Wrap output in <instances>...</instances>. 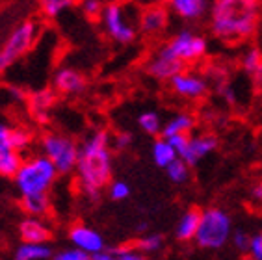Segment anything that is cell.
<instances>
[{
	"mask_svg": "<svg viewBox=\"0 0 262 260\" xmlns=\"http://www.w3.org/2000/svg\"><path fill=\"white\" fill-rule=\"evenodd\" d=\"M242 67L246 69V73L255 78L257 82H262V52L258 49L247 50L242 56Z\"/></svg>",
	"mask_w": 262,
	"mask_h": 260,
	"instance_id": "cell-23",
	"label": "cell"
},
{
	"mask_svg": "<svg viewBox=\"0 0 262 260\" xmlns=\"http://www.w3.org/2000/svg\"><path fill=\"white\" fill-rule=\"evenodd\" d=\"M11 130L13 128L0 121V150L11 149Z\"/></svg>",
	"mask_w": 262,
	"mask_h": 260,
	"instance_id": "cell-36",
	"label": "cell"
},
{
	"mask_svg": "<svg viewBox=\"0 0 262 260\" xmlns=\"http://www.w3.org/2000/svg\"><path fill=\"white\" fill-rule=\"evenodd\" d=\"M82 11H84L88 17H101L102 4L97 2V0H84V2H82Z\"/></svg>",
	"mask_w": 262,
	"mask_h": 260,
	"instance_id": "cell-34",
	"label": "cell"
},
{
	"mask_svg": "<svg viewBox=\"0 0 262 260\" xmlns=\"http://www.w3.org/2000/svg\"><path fill=\"white\" fill-rule=\"evenodd\" d=\"M114 256H116V260H147V256L134 247H119L114 251Z\"/></svg>",
	"mask_w": 262,
	"mask_h": 260,
	"instance_id": "cell-33",
	"label": "cell"
},
{
	"mask_svg": "<svg viewBox=\"0 0 262 260\" xmlns=\"http://www.w3.org/2000/svg\"><path fill=\"white\" fill-rule=\"evenodd\" d=\"M58 171L54 164L45 156H34L28 162H23L19 173L15 175V186L23 197L26 195L47 193L54 184Z\"/></svg>",
	"mask_w": 262,
	"mask_h": 260,
	"instance_id": "cell-3",
	"label": "cell"
},
{
	"mask_svg": "<svg viewBox=\"0 0 262 260\" xmlns=\"http://www.w3.org/2000/svg\"><path fill=\"white\" fill-rule=\"evenodd\" d=\"M15 260H49L52 249L49 244H20L15 249Z\"/></svg>",
	"mask_w": 262,
	"mask_h": 260,
	"instance_id": "cell-18",
	"label": "cell"
},
{
	"mask_svg": "<svg viewBox=\"0 0 262 260\" xmlns=\"http://www.w3.org/2000/svg\"><path fill=\"white\" fill-rule=\"evenodd\" d=\"M169 85L177 95L184 97V99H199L208 91L207 80L195 73H181V75L173 76L169 80Z\"/></svg>",
	"mask_w": 262,
	"mask_h": 260,
	"instance_id": "cell-12",
	"label": "cell"
},
{
	"mask_svg": "<svg viewBox=\"0 0 262 260\" xmlns=\"http://www.w3.org/2000/svg\"><path fill=\"white\" fill-rule=\"evenodd\" d=\"M23 160L20 155L13 149H4L0 150V177H13L19 173Z\"/></svg>",
	"mask_w": 262,
	"mask_h": 260,
	"instance_id": "cell-22",
	"label": "cell"
},
{
	"mask_svg": "<svg viewBox=\"0 0 262 260\" xmlns=\"http://www.w3.org/2000/svg\"><path fill=\"white\" fill-rule=\"evenodd\" d=\"M91 260H116L114 256V251H101V253H97V255H91Z\"/></svg>",
	"mask_w": 262,
	"mask_h": 260,
	"instance_id": "cell-39",
	"label": "cell"
},
{
	"mask_svg": "<svg viewBox=\"0 0 262 260\" xmlns=\"http://www.w3.org/2000/svg\"><path fill=\"white\" fill-rule=\"evenodd\" d=\"M188 138H190V136H173V138H169L167 141H169V145L177 150V155H181L182 149H184L188 143Z\"/></svg>",
	"mask_w": 262,
	"mask_h": 260,
	"instance_id": "cell-37",
	"label": "cell"
},
{
	"mask_svg": "<svg viewBox=\"0 0 262 260\" xmlns=\"http://www.w3.org/2000/svg\"><path fill=\"white\" fill-rule=\"evenodd\" d=\"M37 37V23L35 20H25L17 26L15 30L8 35L6 43L0 49V73L10 69V65L17 61L20 56H25L34 45Z\"/></svg>",
	"mask_w": 262,
	"mask_h": 260,
	"instance_id": "cell-6",
	"label": "cell"
},
{
	"mask_svg": "<svg viewBox=\"0 0 262 260\" xmlns=\"http://www.w3.org/2000/svg\"><path fill=\"white\" fill-rule=\"evenodd\" d=\"M128 195H130V186L126 184L125 180H114L110 184V199L123 201Z\"/></svg>",
	"mask_w": 262,
	"mask_h": 260,
	"instance_id": "cell-30",
	"label": "cell"
},
{
	"mask_svg": "<svg viewBox=\"0 0 262 260\" xmlns=\"http://www.w3.org/2000/svg\"><path fill=\"white\" fill-rule=\"evenodd\" d=\"M147 71L158 80H171L173 76L184 73V61L177 60L167 47H162L157 56L147 63Z\"/></svg>",
	"mask_w": 262,
	"mask_h": 260,
	"instance_id": "cell-9",
	"label": "cell"
},
{
	"mask_svg": "<svg viewBox=\"0 0 262 260\" xmlns=\"http://www.w3.org/2000/svg\"><path fill=\"white\" fill-rule=\"evenodd\" d=\"M171 8L177 15L184 19H199L207 10V2L203 0H173Z\"/></svg>",
	"mask_w": 262,
	"mask_h": 260,
	"instance_id": "cell-19",
	"label": "cell"
},
{
	"mask_svg": "<svg viewBox=\"0 0 262 260\" xmlns=\"http://www.w3.org/2000/svg\"><path fill=\"white\" fill-rule=\"evenodd\" d=\"M166 173H167V177H169V180H173L175 184H182V182H186L188 177H190V167H188L181 158H177L171 165L166 167Z\"/></svg>",
	"mask_w": 262,
	"mask_h": 260,
	"instance_id": "cell-26",
	"label": "cell"
},
{
	"mask_svg": "<svg viewBox=\"0 0 262 260\" xmlns=\"http://www.w3.org/2000/svg\"><path fill=\"white\" fill-rule=\"evenodd\" d=\"M138 125L143 132L151 136H157L162 132V121H160V115L157 112H143V114L138 117Z\"/></svg>",
	"mask_w": 262,
	"mask_h": 260,
	"instance_id": "cell-24",
	"label": "cell"
},
{
	"mask_svg": "<svg viewBox=\"0 0 262 260\" xmlns=\"http://www.w3.org/2000/svg\"><path fill=\"white\" fill-rule=\"evenodd\" d=\"M232 220L222 208H207L201 212L195 242L203 249H220L231 240Z\"/></svg>",
	"mask_w": 262,
	"mask_h": 260,
	"instance_id": "cell-4",
	"label": "cell"
},
{
	"mask_svg": "<svg viewBox=\"0 0 262 260\" xmlns=\"http://www.w3.org/2000/svg\"><path fill=\"white\" fill-rule=\"evenodd\" d=\"M78 180L88 195L93 199L112 179V150L110 138L104 130L88 136L78 147V164H76Z\"/></svg>",
	"mask_w": 262,
	"mask_h": 260,
	"instance_id": "cell-1",
	"label": "cell"
},
{
	"mask_svg": "<svg viewBox=\"0 0 262 260\" xmlns=\"http://www.w3.org/2000/svg\"><path fill=\"white\" fill-rule=\"evenodd\" d=\"M223 95H225V99H227L229 102H234V93H232L231 88H225V90H223Z\"/></svg>",
	"mask_w": 262,
	"mask_h": 260,
	"instance_id": "cell-41",
	"label": "cell"
},
{
	"mask_svg": "<svg viewBox=\"0 0 262 260\" xmlns=\"http://www.w3.org/2000/svg\"><path fill=\"white\" fill-rule=\"evenodd\" d=\"M199 221H201V212L197 208H190L188 212H184L179 223H177V238L181 242L195 240Z\"/></svg>",
	"mask_w": 262,
	"mask_h": 260,
	"instance_id": "cell-16",
	"label": "cell"
},
{
	"mask_svg": "<svg viewBox=\"0 0 262 260\" xmlns=\"http://www.w3.org/2000/svg\"><path fill=\"white\" fill-rule=\"evenodd\" d=\"M249 256L253 260H262V232L251 236V245H249Z\"/></svg>",
	"mask_w": 262,
	"mask_h": 260,
	"instance_id": "cell-35",
	"label": "cell"
},
{
	"mask_svg": "<svg viewBox=\"0 0 262 260\" xmlns=\"http://www.w3.org/2000/svg\"><path fill=\"white\" fill-rule=\"evenodd\" d=\"M138 20H140V23H138V25H140V30L143 32V34H149V35L160 34V32L167 26L169 13H167V10L164 8V6L152 4L141 11V15Z\"/></svg>",
	"mask_w": 262,
	"mask_h": 260,
	"instance_id": "cell-13",
	"label": "cell"
},
{
	"mask_svg": "<svg viewBox=\"0 0 262 260\" xmlns=\"http://www.w3.org/2000/svg\"><path fill=\"white\" fill-rule=\"evenodd\" d=\"M69 6H73L71 0H45V2L41 4V10H43V13H45L47 17L54 19V17L60 15L61 11H66Z\"/></svg>",
	"mask_w": 262,
	"mask_h": 260,
	"instance_id": "cell-27",
	"label": "cell"
},
{
	"mask_svg": "<svg viewBox=\"0 0 262 260\" xmlns=\"http://www.w3.org/2000/svg\"><path fill=\"white\" fill-rule=\"evenodd\" d=\"M177 158H179V155H177V150L169 145L167 140L160 138V140H157L152 143V160H155V164H157L158 167H164V169H166L167 165H171Z\"/></svg>",
	"mask_w": 262,
	"mask_h": 260,
	"instance_id": "cell-20",
	"label": "cell"
},
{
	"mask_svg": "<svg viewBox=\"0 0 262 260\" xmlns=\"http://www.w3.org/2000/svg\"><path fill=\"white\" fill-rule=\"evenodd\" d=\"M101 20L108 35L117 43H132L136 37V28L126 20L123 6L114 4V2L102 6Z\"/></svg>",
	"mask_w": 262,
	"mask_h": 260,
	"instance_id": "cell-7",
	"label": "cell"
},
{
	"mask_svg": "<svg viewBox=\"0 0 262 260\" xmlns=\"http://www.w3.org/2000/svg\"><path fill=\"white\" fill-rule=\"evenodd\" d=\"M52 100H54L52 91H41L32 99V108H34V112H47L49 106L52 104Z\"/></svg>",
	"mask_w": 262,
	"mask_h": 260,
	"instance_id": "cell-29",
	"label": "cell"
},
{
	"mask_svg": "<svg viewBox=\"0 0 262 260\" xmlns=\"http://www.w3.org/2000/svg\"><path fill=\"white\" fill-rule=\"evenodd\" d=\"M130 141H132V138L128 134H117L116 136V140H114V147H116L117 150H123V149H126V147L130 145Z\"/></svg>",
	"mask_w": 262,
	"mask_h": 260,
	"instance_id": "cell-38",
	"label": "cell"
},
{
	"mask_svg": "<svg viewBox=\"0 0 262 260\" xmlns=\"http://www.w3.org/2000/svg\"><path fill=\"white\" fill-rule=\"evenodd\" d=\"M69 242L73 247L86 255H97L104 251V238L95 229H90L86 225H75L69 230Z\"/></svg>",
	"mask_w": 262,
	"mask_h": 260,
	"instance_id": "cell-11",
	"label": "cell"
},
{
	"mask_svg": "<svg viewBox=\"0 0 262 260\" xmlns=\"http://www.w3.org/2000/svg\"><path fill=\"white\" fill-rule=\"evenodd\" d=\"M52 260H91V258L86 253H82V251L75 249V247H69V249H61L56 255H52Z\"/></svg>",
	"mask_w": 262,
	"mask_h": 260,
	"instance_id": "cell-32",
	"label": "cell"
},
{
	"mask_svg": "<svg viewBox=\"0 0 262 260\" xmlns=\"http://www.w3.org/2000/svg\"><path fill=\"white\" fill-rule=\"evenodd\" d=\"M43 156L54 164L58 175H69L76 171L78 164V145L75 141L61 134H45L41 140Z\"/></svg>",
	"mask_w": 262,
	"mask_h": 260,
	"instance_id": "cell-5",
	"label": "cell"
},
{
	"mask_svg": "<svg viewBox=\"0 0 262 260\" xmlns=\"http://www.w3.org/2000/svg\"><path fill=\"white\" fill-rule=\"evenodd\" d=\"M19 234L23 244H47L51 240L52 230L39 218H26V220L20 221Z\"/></svg>",
	"mask_w": 262,
	"mask_h": 260,
	"instance_id": "cell-14",
	"label": "cell"
},
{
	"mask_svg": "<svg viewBox=\"0 0 262 260\" xmlns=\"http://www.w3.org/2000/svg\"><path fill=\"white\" fill-rule=\"evenodd\" d=\"M54 85L56 90L61 91V93H80L86 88V80L84 76L75 69H69V67H61V69L56 71L54 75Z\"/></svg>",
	"mask_w": 262,
	"mask_h": 260,
	"instance_id": "cell-15",
	"label": "cell"
},
{
	"mask_svg": "<svg viewBox=\"0 0 262 260\" xmlns=\"http://www.w3.org/2000/svg\"><path fill=\"white\" fill-rule=\"evenodd\" d=\"M253 197H255V201H260L262 203V180L253 188Z\"/></svg>",
	"mask_w": 262,
	"mask_h": 260,
	"instance_id": "cell-40",
	"label": "cell"
},
{
	"mask_svg": "<svg viewBox=\"0 0 262 260\" xmlns=\"http://www.w3.org/2000/svg\"><path fill=\"white\" fill-rule=\"evenodd\" d=\"M147 229H149V223H147V221H141V223H138V230H140V232H145Z\"/></svg>",
	"mask_w": 262,
	"mask_h": 260,
	"instance_id": "cell-42",
	"label": "cell"
},
{
	"mask_svg": "<svg viewBox=\"0 0 262 260\" xmlns=\"http://www.w3.org/2000/svg\"><path fill=\"white\" fill-rule=\"evenodd\" d=\"M26 145H30V134L25 128H13L11 130V149L23 150Z\"/></svg>",
	"mask_w": 262,
	"mask_h": 260,
	"instance_id": "cell-28",
	"label": "cell"
},
{
	"mask_svg": "<svg viewBox=\"0 0 262 260\" xmlns=\"http://www.w3.org/2000/svg\"><path fill=\"white\" fill-rule=\"evenodd\" d=\"M257 4L217 0L212 6L210 30L220 39H244L257 28Z\"/></svg>",
	"mask_w": 262,
	"mask_h": 260,
	"instance_id": "cell-2",
	"label": "cell"
},
{
	"mask_svg": "<svg viewBox=\"0 0 262 260\" xmlns=\"http://www.w3.org/2000/svg\"><path fill=\"white\" fill-rule=\"evenodd\" d=\"M20 206L28 214V218H39V215L47 214V210H49V195H26V197L20 199Z\"/></svg>",
	"mask_w": 262,
	"mask_h": 260,
	"instance_id": "cell-21",
	"label": "cell"
},
{
	"mask_svg": "<svg viewBox=\"0 0 262 260\" xmlns=\"http://www.w3.org/2000/svg\"><path fill=\"white\" fill-rule=\"evenodd\" d=\"M162 244H164V236L152 232V234L141 236L140 240L134 242V249L143 253V255H147V253H155V251L160 249Z\"/></svg>",
	"mask_w": 262,
	"mask_h": 260,
	"instance_id": "cell-25",
	"label": "cell"
},
{
	"mask_svg": "<svg viewBox=\"0 0 262 260\" xmlns=\"http://www.w3.org/2000/svg\"><path fill=\"white\" fill-rule=\"evenodd\" d=\"M167 49L171 54L181 61H193L199 60L201 56L207 54V39L201 35L193 34L192 30H181L177 35H173L171 41L167 43Z\"/></svg>",
	"mask_w": 262,
	"mask_h": 260,
	"instance_id": "cell-8",
	"label": "cell"
},
{
	"mask_svg": "<svg viewBox=\"0 0 262 260\" xmlns=\"http://www.w3.org/2000/svg\"><path fill=\"white\" fill-rule=\"evenodd\" d=\"M217 147V138L212 134H199V136H190L188 138L186 147L182 149V153L179 155L184 164L188 167L197 165L203 158H207L212 150Z\"/></svg>",
	"mask_w": 262,
	"mask_h": 260,
	"instance_id": "cell-10",
	"label": "cell"
},
{
	"mask_svg": "<svg viewBox=\"0 0 262 260\" xmlns=\"http://www.w3.org/2000/svg\"><path fill=\"white\" fill-rule=\"evenodd\" d=\"M193 125H195V121H193L192 115L177 114L175 117H171L166 125L162 126V138L169 140L173 136H188V132L193 128Z\"/></svg>",
	"mask_w": 262,
	"mask_h": 260,
	"instance_id": "cell-17",
	"label": "cell"
},
{
	"mask_svg": "<svg viewBox=\"0 0 262 260\" xmlns=\"http://www.w3.org/2000/svg\"><path fill=\"white\" fill-rule=\"evenodd\" d=\"M231 240H232V245H234V247H236L240 253H249L251 236L247 234L246 230H236V232H232Z\"/></svg>",
	"mask_w": 262,
	"mask_h": 260,
	"instance_id": "cell-31",
	"label": "cell"
}]
</instances>
